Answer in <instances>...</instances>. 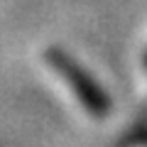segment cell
<instances>
[{"mask_svg":"<svg viewBox=\"0 0 147 147\" xmlns=\"http://www.w3.org/2000/svg\"><path fill=\"white\" fill-rule=\"evenodd\" d=\"M44 59H47V64L69 84V88L74 91V96L81 100V105L88 110L91 115H96V118L108 115V110H110L108 96H105L103 91H100V86L91 79V74H86L66 52H61L59 47H52V49H47Z\"/></svg>","mask_w":147,"mask_h":147,"instance_id":"6da1fadb","label":"cell"}]
</instances>
